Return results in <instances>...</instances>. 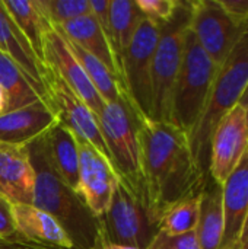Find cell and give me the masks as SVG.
I'll list each match as a JSON object with an SVG mask.
<instances>
[{
	"mask_svg": "<svg viewBox=\"0 0 248 249\" xmlns=\"http://www.w3.org/2000/svg\"><path fill=\"white\" fill-rule=\"evenodd\" d=\"M0 88L3 89L7 108L6 112L28 107L38 101L48 104L47 95L41 86H38L23 70L4 53L0 51Z\"/></svg>",
	"mask_w": 248,
	"mask_h": 249,
	"instance_id": "obj_22",
	"label": "cell"
},
{
	"mask_svg": "<svg viewBox=\"0 0 248 249\" xmlns=\"http://www.w3.org/2000/svg\"><path fill=\"white\" fill-rule=\"evenodd\" d=\"M139 117L129 102H105L96 120L115 174L145 194L140 172Z\"/></svg>",
	"mask_w": 248,
	"mask_h": 249,
	"instance_id": "obj_7",
	"label": "cell"
},
{
	"mask_svg": "<svg viewBox=\"0 0 248 249\" xmlns=\"http://www.w3.org/2000/svg\"><path fill=\"white\" fill-rule=\"evenodd\" d=\"M225 217L222 187L208 177L200 194V212L196 235L202 249H221Z\"/></svg>",
	"mask_w": 248,
	"mask_h": 249,
	"instance_id": "obj_20",
	"label": "cell"
},
{
	"mask_svg": "<svg viewBox=\"0 0 248 249\" xmlns=\"http://www.w3.org/2000/svg\"><path fill=\"white\" fill-rule=\"evenodd\" d=\"M134 3L146 19L161 25L174 16L180 0H134Z\"/></svg>",
	"mask_w": 248,
	"mask_h": 249,
	"instance_id": "obj_28",
	"label": "cell"
},
{
	"mask_svg": "<svg viewBox=\"0 0 248 249\" xmlns=\"http://www.w3.org/2000/svg\"><path fill=\"white\" fill-rule=\"evenodd\" d=\"M247 85L248 22H244L243 32L237 44L225 61L218 67L202 118L199 120L193 133L189 136L196 165L206 178L209 177V147L212 133L219 120L238 104Z\"/></svg>",
	"mask_w": 248,
	"mask_h": 249,
	"instance_id": "obj_3",
	"label": "cell"
},
{
	"mask_svg": "<svg viewBox=\"0 0 248 249\" xmlns=\"http://www.w3.org/2000/svg\"><path fill=\"white\" fill-rule=\"evenodd\" d=\"M3 7L29 42L32 51L44 63V38L51 28L35 0H1ZM45 66V64H44Z\"/></svg>",
	"mask_w": 248,
	"mask_h": 249,
	"instance_id": "obj_23",
	"label": "cell"
},
{
	"mask_svg": "<svg viewBox=\"0 0 248 249\" xmlns=\"http://www.w3.org/2000/svg\"><path fill=\"white\" fill-rule=\"evenodd\" d=\"M12 212L18 238L48 247L75 248L63 226L47 212L34 204H13Z\"/></svg>",
	"mask_w": 248,
	"mask_h": 249,
	"instance_id": "obj_17",
	"label": "cell"
},
{
	"mask_svg": "<svg viewBox=\"0 0 248 249\" xmlns=\"http://www.w3.org/2000/svg\"><path fill=\"white\" fill-rule=\"evenodd\" d=\"M35 172L26 146L0 142V194L13 204H32Z\"/></svg>",
	"mask_w": 248,
	"mask_h": 249,
	"instance_id": "obj_14",
	"label": "cell"
},
{
	"mask_svg": "<svg viewBox=\"0 0 248 249\" xmlns=\"http://www.w3.org/2000/svg\"><path fill=\"white\" fill-rule=\"evenodd\" d=\"M190 1L180 0L174 16L168 22L159 25V39L152 67V96L149 115L152 121H171L172 93L183 61L186 35L190 28Z\"/></svg>",
	"mask_w": 248,
	"mask_h": 249,
	"instance_id": "obj_5",
	"label": "cell"
},
{
	"mask_svg": "<svg viewBox=\"0 0 248 249\" xmlns=\"http://www.w3.org/2000/svg\"><path fill=\"white\" fill-rule=\"evenodd\" d=\"M99 222L102 239L133 248L151 249L159 233V217L146 196L120 177L110 207Z\"/></svg>",
	"mask_w": 248,
	"mask_h": 249,
	"instance_id": "obj_6",
	"label": "cell"
},
{
	"mask_svg": "<svg viewBox=\"0 0 248 249\" xmlns=\"http://www.w3.org/2000/svg\"><path fill=\"white\" fill-rule=\"evenodd\" d=\"M224 238L221 249H237L248 214V150L222 185Z\"/></svg>",
	"mask_w": 248,
	"mask_h": 249,
	"instance_id": "obj_16",
	"label": "cell"
},
{
	"mask_svg": "<svg viewBox=\"0 0 248 249\" xmlns=\"http://www.w3.org/2000/svg\"><path fill=\"white\" fill-rule=\"evenodd\" d=\"M79 152L77 194L96 217H102L111 203L118 177L111 162L92 144L76 136Z\"/></svg>",
	"mask_w": 248,
	"mask_h": 249,
	"instance_id": "obj_12",
	"label": "cell"
},
{
	"mask_svg": "<svg viewBox=\"0 0 248 249\" xmlns=\"http://www.w3.org/2000/svg\"><path fill=\"white\" fill-rule=\"evenodd\" d=\"M247 150L246 112L240 105H235L219 120L212 133L209 147V177L222 187Z\"/></svg>",
	"mask_w": 248,
	"mask_h": 249,
	"instance_id": "obj_11",
	"label": "cell"
},
{
	"mask_svg": "<svg viewBox=\"0 0 248 249\" xmlns=\"http://www.w3.org/2000/svg\"><path fill=\"white\" fill-rule=\"evenodd\" d=\"M48 160L60 178L77 193L79 187V152L76 136L64 124L58 123L42 136Z\"/></svg>",
	"mask_w": 248,
	"mask_h": 249,
	"instance_id": "obj_19",
	"label": "cell"
},
{
	"mask_svg": "<svg viewBox=\"0 0 248 249\" xmlns=\"http://www.w3.org/2000/svg\"><path fill=\"white\" fill-rule=\"evenodd\" d=\"M237 105H240L243 109H244V112H246V120H247V127H248V85L246 86V89H244V92H243V95H241V98H240V101H238V104Z\"/></svg>",
	"mask_w": 248,
	"mask_h": 249,
	"instance_id": "obj_35",
	"label": "cell"
},
{
	"mask_svg": "<svg viewBox=\"0 0 248 249\" xmlns=\"http://www.w3.org/2000/svg\"><path fill=\"white\" fill-rule=\"evenodd\" d=\"M57 28L64 34L67 39H70L72 42L79 45L82 50H85L86 53L98 58L110 70V73L114 74L121 82L113 47L110 41L107 39V36L104 35L102 29L99 28L92 13L79 16Z\"/></svg>",
	"mask_w": 248,
	"mask_h": 249,
	"instance_id": "obj_18",
	"label": "cell"
},
{
	"mask_svg": "<svg viewBox=\"0 0 248 249\" xmlns=\"http://www.w3.org/2000/svg\"><path fill=\"white\" fill-rule=\"evenodd\" d=\"M42 85L48 104L56 111L60 123L72 130L75 136L92 144L101 155H104L110 160L96 115L91 111V108L48 66H45Z\"/></svg>",
	"mask_w": 248,
	"mask_h": 249,
	"instance_id": "obj_10",
	"label": "cell"
},
{
	"mask_svg": "<svg viewBox=\"0 0 248 249\" xmlns=\"http://www.w3.org/2000/svg\"><path fill=\"white\" fill-rule=\"evenodd\" d=\"M145 16L137 9L134 0H110L111 44L121 77V60L130 45L133 35Z\"/></svg>",
	"mask_w": 248,
	"mask_h": 249,
	"instance_id": "obj_24",
	"label": "cell"
},
{
	"mask_svg": "<svg viewBox=\"0 0 248 249\" xmlns=\"http://www.w3.org/2000/svg\"><path fill=\"white\" fill-rule=\"evenodd\" d=\"M216 71L218 66L203 51L189 28L183 61L172 93L170 121L187 136L193 133L202 118Z\"/></svg>",
	"mask_w": 248,
	"mask_h": 249,
	"instance_id": "obj_4",
	"label": "cell"
},
{
	"mask_svg": "<svg viewBox=\"0 0 248 249\" xmlns=\"http://www.w3.org/2000/svg\"><path fill=\"white\" fill-rule=\"evenodd\" d=\"M0 249H63L57 247H48V245H41L29 241H23L18 236H13L10 239H0ZM79 249V248H72Z\"/></svg>",
	"mask_w": 248,
	"mask_h": 249,
	"instance_id": "obj_32",
	"label": "cell"
},
{
	"mask_svg": "<svg viewBox=\"0 0 248 249\" xmlns=\"http://www.w3.org/2000/svg\"><path fill=\"white\" fill-rule=\"evenodd\" d=\"M139 144L143 191L159 219L172 204L202 193L208 178L199 171L183 130L140 115Z\"/></svg>",
	"mask_w": 248,
	"mask_h": 249,
	"instance_id": "obj_1",
	"label": "cell"
},
{
	"mask_svg": "<svg viewBox=\"0 0 248 249\" xmlns=\"http://www.w3.org/2000/svg\"><path fill=\"white\" fill-rule=\"evenodd\" d=\"M159 39V25L143 18L121 60V83L136 114L151 115L152 67Z\"/></svg>",
	"mask_w": 248,
	"mask_h": 249,
	"instance_id": "obj_8",
	"label": "cell"
},
{
	"mask_svg": "<svg viewBox=\"0 0 248 249\" xmlns=\"http://www.w3.org/2000/svg\"><path fill=\"white\" fill-rule=\"evenodd\" d=\"M219 3L237 22H248V0H219Z\"/></svg>",
	"mask_w": 248,
	"mask_h": 249,
	"instance_id": "obj_31",
	"label": "cell"
},
{
	"mask_svg": "<svg viewBox=\"0 0 248 249\" xmlns=\"http://www.w3.org/2000/svg\"><path fill=\"white\" fill-rule=\"evenodd\" d=\"M92 249H139V248H133V247H126V245L113 244V242H108V241L102 239V238H101V235H99L98 241L95 242V245H94V248Z\"/></svg>",
	"mask_w": 248,
	"mask_h": 249,
	"instance_id": "obj_33",
	"label": "cell"
},
{
	"mask_svg": "<svg viewBox=\"0 0 248 249\" xmlns=\"http://www.w3.org/2000/svg\"><path fill=\"white\" fill-rule=\"evenodd\" d=\"M66 41H67L69 48L73 51L77 61L83 67L85 73L88 74L89 80L92 82V85L95 86V89L98 90V93L105 102H129L121 82L114 74H111L110 70L98 58H95L94 55L82 50L79 45H76L70 39L66 38Z\"/></svg>",
	"mask_w": 248,
	"mask_h": 249,
	"instance_id": "obj_25",
	"label": "cell"
},
{
	"mask_svg": "<svg viewBox=\"0 0 248 249\" xmlns=\"http://www.w3.org/2000/svg\"><path fill=\"white\" fill-rule=\"evenodd\" d=\"M151 249H202L196 231L184 235L170 236L165 233H158Z\"/></svg>",
	"mask_w": 248,
	"mask_h": 249,
	"instance_id": "obj_29",
	"label": "cell"
},
{
	"mask_svg": "<svg viewBox=\"0 0 248 249\" xmlns=\"http://www.w3.org/2000/svg\"><path fill=\"white\" fill-rule=\"evenodd\" d=\"M0 51L12 58L26 76H29L38 86L44 89L42 76L45 71L44 63L32 51L29 42L15 25L9 13L1 4L0 0ZM45 92V90H44Z\"/></svg>",
	"mask_w": 248,
	"mask_h": 249,
	"instance_id": "obj_21",
	"label": "cell"
},
{
	"mask_svg": "<svg viewBox=\"0 0 248 249\" xmlns=\"http://www.w3.org/2000/svg\"><path fill=\"white\" fill-rule=\"evenodd\" d=\"M190 31L203 51L219 67L237 44L244 23L237 22L219 0H191Z\"/></svg>",
	"mask_w": 248,
	"mask_h": 249,
	"instance_id": "obj_9",
	"label": "cell"
},
{
	"mask_svg": "<svg viewBox=\"0 0 248 249\" xmlns=\"http://www.w3.org/2000/svg\"><path fill=\"white\" fill-rule=\"evenodd\" d=\"M6 108H7V99H6V95H4L3 89L0 88V117L3 114H6Z\"/></svg>",
	"mask_w": 248,
	"mask_h": 249,
	"instance_id": "obj_36",
	"label": "cell"
},
{
	"mask_svg": "<svg viewBox=\"0 0 248 249\" xmlns=\"http://www.w3.org/2000/svg\"><path fill=\"white\" fill-rule=\"evenodd\" d=\"M58 123L60 120L51 105L38 101L0 117V142L26 146Z\"/></svg>",
	"mask_w": 248,
	"mask_h": 249,
	"instance_id": "obj_15",
	"label": "cell"
},
{
	"mask_svg": "<svg viewBox=\"0 0 248 249\" xmlns=\"http://www.w3.org/2000/svg\"><path fill=\"white\" fill-rule=\"evenodd\" d=\"M35 172L32 204L51 214L67 232L75 248L92 249L101 235L99 217L92 214L82 197L51 166L42 136L26 144Z\"/></svg>",
	"mask_w": 248,
	"mask_h": 249,
	"instance_id": "obj_2",
	"label": "cell"
},
{
	"mask_svg": "<svg viewBox=\"0 0 248 249\" xmlns=\"http://www.w3.org/2000/svg\"><path fill=\"white\" fill-rule=\"evenodd\" d=\"M12 207L13 203L0 194V239H10L16 236Z\"/></svg>",
	"mask_w": 248,
	"mask_h": 249,
	"instance_id": "obj_30",
	"label": "cell"
},
{
	"mask_svg": "<svg viewBox=\"0 0 248 249\" xmlns=\"http://www.w3.org/2000/svg\"><path fill=\"white\" fill-rule=\"evenodd\" d=\"M200 194L184 198L168 207L159 219V232L170 236L194 232L199 222Z\"/></svg>",
	"mask_w": 248,
	"mask_h": 249,
	"instance_id": "obj_26",
	"label": "cell"
},
{
	"mask_svg": "<svg viewBox=\"0 0 248 249\" xmlns=\"http://www.w3.org/2000/svg\"><path fill=\"white\" fill-rule=\"evenodd\" d=\"M237 249H248V214L247 219H246V223H244V228H243V232H241V236H240V241H238Z\"/></svg>",
	"mask_w": 248,
	"mask_h": 249,
	"instance_id": "obj_34",
	"label": "cell"
},
{
	"mask_svg": "<svg viewBox=\"0 0 248 249\" xmlns=\"http://www.w3.org/2000/svg\"><path fill=\"white\" fill-rule=\"evenodd\" d=\"M44 18L53 26H61L69 20L91 13L89 0H35Z\"/></svg>",
	"mask_w": 248,
	"mask_h": 249,
	"instance_id": "obj_27",
	"label": "cell"
},
{
	"mask_svg": "<svg viewBox=\"0 0 248 249\" xmlns=\"http://www.w3.org/2000/svg\"><path fill=\"white\" fill-rule=\"evenodd\" d=\"M42 57L44 64L53 69L98 117L105 101L89 80L76 55L69 48L64 35L57 26L51 25V28L45 32Z\"/></svg>",
	"mask_w": 248,
	"mask_h": 249,
	"instance_id": "obj_13",
	"label": "cell"
}]
</instances>
